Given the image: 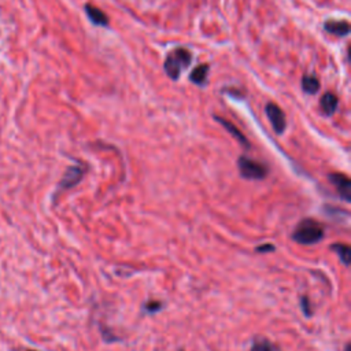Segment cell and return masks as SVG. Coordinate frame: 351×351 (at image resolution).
I'll return each instance as SVG.
<instances>
[{
	"mask_svg": "<svg viewBox=\"0 0 351 351\" xmlns=\"http://www.w3.org/2000/svg\"><path fill=\"white\" fill-rule=\"evenodd\" d=\"M324 228L319 222L311 218L300 221L292 232V240L302 245H313L324 239Z\"/></svg>",
	"mask_w": 351,
	"mask_h": 351,
	"instance_id": "1",
	"label": "cell"
},
{
	"mask_svg": "<svg viewBox=\"0 0 351 351\" xmlns=\"http://www.w3.org/2000/svg\"><path fill=\"white\" fill-rule=\"evenodd\" d=\"M191 62L192 53L188 49L180 47L167 53L163 63V69L171 80H178L181 73L191 64Z\"/></svg>",
	"mask_w": 351,
	"mask_h": 351,
	"instance_id": "2",
	"label": "cell"
},
{
	"mask_svg": "<svg viewBox=\"0 0 351 351\" xmlns=\"http://www.w3.org/2000/svg\"><path fill=\"white\" fill-rule=\"evenodd\" d=\"M237 167H239L240 176L245 180H263L269 173V169L266 165L244 155L239 156Z\"/></svg>",
	"mask_w": 351,
	"mask_h": 351,
	"instance_id": "3",
	"label": "cell"
},
{
	"mask_svg": "<svg viewBox=\"0 0 351 351\" xmlns=\"http://www.w3.org/2000/svg\"><path fill=\"white\" fill-rule=\"evenodd\" d=\"M265 112L271 123V128L277 134H282L287 128V121L282 110L276 103H267L265 107Z\"/></svg>",
	"mask_w": 351,
	"mask_h": 351,
	"instance_id": "4",
	"label": "cell"
},
{
	"mask_svg": "<svg viewBox=\"0 0 351 351\" xmlns=\"http://www.w3.org/2000/svg\"><path fill=\"white\" fill-rule=\"evenodd\" d=\"M84 174H85V167H82L80 165L70 166L62 177V180L59 182V186H58V191H66V189H70V188L75 186L81 181Z\"/></svg>",
	"mask_w": 351,
	"mask_h": 351,
	"instance_id": "5",
	"label": "cell"
},
{
	"mask_svg": "<svg viewBox=\"0 0 351 351\" xmlns=\"http://www.w3.org/2000/svg\"><path fill=\"white\" fill-rule=\"evenodd\" d=\"M329 181L336 188L337 193L346 200L351 202V181L346 174L341 173H332L329 174Z\"/></svg>",
	"mask_w": 351,
	"mask_h": 351,
	"instance_id": "6",
	"label": "cell"
},
{
	"mask_svg": "<svg viewBox=\"0 0 351 351\" xmlns=\"http://www.w3.org/2000/svg\"><path fill=\"white\" fill-rule=\"evenodd\" d=\"M324 29L329 34L346 37L350 33V23L346 19H328L324 22Z\"/></svg>",
	"mask_w": 351,
	"mask_h": 351,
	"instance_id": "7",
	"label": "cell"
},
{
	"mask_svg": "<svg viewBox=\"0 0 351 351\" xmlns=\"http://www.w3.org/2000/svg\"><path fill=\"white\" fill-rule=\"evenodd\" d=\"M85 12H86V16L89 18V21L93 23V25H97V26H108V16L97 7L92 5V4H85Z\"/></svg>",
	"mask_w": 351,
	"mask_h": 351,
	"instance_id": "8",
	"label": "cell"
},
{
	"mask_svg": "<svg viewBox=\"0 0 351 351\" xmlns=\"http://www.w3.org/2000/svg\"><path fill=\"white\" fill-rule=\"evenodd\" d=\"M214 118H215V119H217V121L241 144V145H244L245 148H250V141L247 140V137H245L230 121H228V119H225V118H222V117H217V115H215Z\"/></svg>",
	"mask_w": 351,
	"mask_h": 351,
	"instance_id": "9",
	"label": "cell"
},
{
	"mask_svg": "<svg viewBox=\"0 0 351 351\" xmlns=\"http://www.w3.org/2000/svg\"><path fill=\"white\" fill-rule=\"evenodd\" d=\"M337 104H339V99L335 93L332 92H326L322 97H321V101H319V106H321V110L325 115H332L336 108H337Z\"/></svg>",
	"mask_w": 351,
	"mask_h": 351,
	"instance_id": "10",
	"label": "cell"
},
{
	"mask_svg": "<svg viewBox=\"0 0 351 351\" xmlns=\"http://www.w3.org/2000/svg\"><path fill=\"white\" fill-rule=\"evenodd\" d=\"M208 69H210V67H208L207 63H202V64H199L197 67H195V69L192 70V73L189 74L191 82H193V84H196V85H200V86L206 85Z\"/></svg>",
	"mask_w": 351,
	"mask_h": 351,
	"instance_id": "11",
	"label": "cell"
},
{
	"mask_svg": "<svg viewBox=\"0 0 351 351\" xmlns=\"http://www.w3.org/2000/svg\"><path fill=\"white\" fill-rule=\"evenodd\" d=\"M302 88L308 95H315L319 90V80L313 74H306L302 78Z\"/></svg>",
	"mask_w": 351,
	"mask_h": 351,
	"instance_id": "12",
	"label": "cell"
},
{
	"mask_svg": "<svg viewBox=\"0 0 351 351\" xmlns=\"http://www.w3.org/2000/svg\"><path fill=\"white\" fill-rule=\"evenodd\" d=\"M250 351H280V348L265 337H256L251 346Z\"/></svg>",
	"mask_w": 351,
	"mask_h": 351,
	"instance_id": "13",
	"label": "cell"
},
{
	"mask_svg": "<svg viewBox=\"0 0 351 351\" xmlns=\"http://www.w3.org/2000/svg\"><path fill=\"white\" fill-rule=\"evenodd\" d=\"M332 250L337 254V256L340 258V261L346 266L350 265V262H351V250H350V247L347 244H337V243H335V244H332Z\"/></svg>",
	"mask_w": 351,
	"mask_h": 351,
	"instance_id": "14",
	"label": "cell"
},
{
	"mask_svg": "<svg viewBox=\"0 0 351 351\" xmlns=\"http://www.w3.org/2000/svg\"><path fill=\"white\" fill-rule=\"evenodd\" d=\"M162 307H163V304H162L160 300H148V302L144 304L143 310H144L147 314H154V313H158Z\"/></svg>",
	"mask_w": 351,
	"mask_h": 351,
	"instance_id": "15",
	"label": "cell"
},
{
	"mask_svg": "<svg viewBox=\"0 0 351 351\" xmlns=\"http://www.w3.org/2000/svg\"><path fill=\"white\" fill-rule=\"evenodd\" d=\"M300 306H302V310L304 313L306 317H310L311 315V307H310V300L307 296H302L300 299Z\"/></svg>",
	"mask_w": 351,
	"mask_h": 351,
	"instance_id": "16",
	"label": "cell"
},
{
	"mask_svg": "<svg viewBox=\"0 0 351 351\" xmlns=\"http://www.w3.org/2000/svg\"><path fill=\"white\" fill-rule=\"evenodd\" d=\"M274 245L273 244H262V245H258L256 247V251L258 252H267V251H274Z\"/></svg>",
	"mask_w": 351,
	"mask_h": 351,
	"instance_id": "17",
	"label": "cell"
},
{
	"mask_svg": "<svg viewBox=\"0 0 351 351\" xmlns=\"http://www.w3.org/2000/svg\"><path fill=\"white\" fill-rule=\"evenodd\" d=\"M350 347H351V346H350V343H347V344H346V347H344V351H350Z\"/></svg>",
	"mask_w": 351,
	"mask_h": 351,
	"instance_id": "18",
	"label": "cell"
},
{
	"mask_svg": "<svg viewBox=\"0 0 351 351\" xmlns=\"http://www.w3.org/2000/svg\"><path fill=\"white\" fill-rule=\"evenodd\" d=\"M30 351H33V350H30Z\"/></svg>",
	"mask_w": 351,
	"mask_h": 351,
	"instance_id": "19",
	"label": "cell"
}]
</instances>
